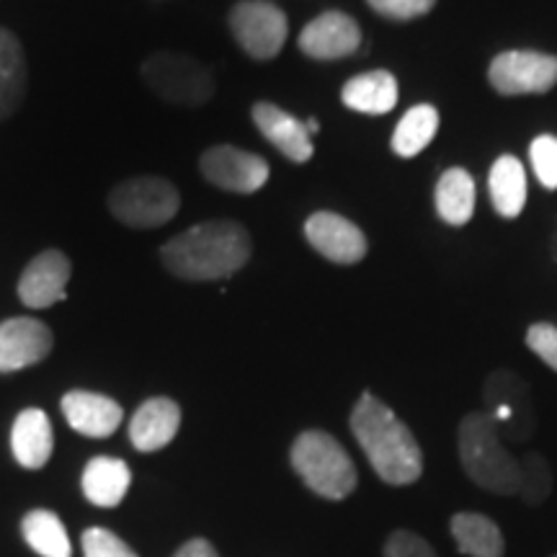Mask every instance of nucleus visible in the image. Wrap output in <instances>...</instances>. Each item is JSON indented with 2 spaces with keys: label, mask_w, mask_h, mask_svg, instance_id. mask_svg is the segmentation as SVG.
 Masks as SVG:
<instances>
[{
  "label": "nucleus",
  "mask_w": 557,
  "mask_h": 557,
  "mask_svg": "<svg viewBox=\"0 0 557 557\" xmlns=\"http://www.w3.org/2000/svg\"><path fill=\"white\" fill-rule=\"evenodd\" d=\"M70 261L60 250H45L34 259L18 278V297L26 308L45 310L67 299Z\"/></svg>",
  "instance_id": "obj_13"
},
{
  "label": "nucleus",
  "mask_w": 557,
  "mask_h": 557,
  "mask_svg": "<svg viewBox=\"0 0 557 557\" xmlns=\"http://www.w3.org/2000/svg\"><path fill=\"white\" fill-rule=\"evenodd\" d=\"M21 534H24L26 545L41 557L73 555V545H70L65 524H62L58 513L45 511V508L26 513L24 521H21Z\"/></svg>",
  "instance_id": "obj_25"
},
{
  "label": "nucleus",
  "mask_w": 557,
  "mask_h": 557,
  "mask_svg": "<svg viewBox=\"0 0 557 557\" xmlns=\"http://www.w3.org/2000/svg\"><path fill=\"white\" fill-rule=\"evenodd\" d=\"M459 462L472 483L496 496H517L521 465L506 449L496 423L485 410L468 413L459 423Z\"/></svg>",
  "instance_id": "obj_3"
},
{
  "label": "nucleus",
  "mask_w": 557,
  "mask_h": 557,
  "mask_svg": "<svg viewBox=\"0 0 557 557\" xmlns=\"http://www.w3.org/2000/svg\"><path fill=\"white\" fill-rule=\"evenodd\" d=\"M305 127H308L310 135H315V132L320 129V124H318V120H308V122H305Z\"/></svg>",
  "instance_id": "obj_34"
},
{
  "label": "nucleus",
  "mask_w": 557,
  "mask_h": 557,
  "mask_svg": "<svg viewBox=\"0 0 557 557\" xmlns=\"http://www.w3.org/2000/svg\"><path fill=\"white\" fill-rule=\"evenodd\" d=\"M256 127L263 137L269 139L274 148L282 152L284 158H289L292 163H308L312 158V135L305 127V122H299L297 116H292L289 111L274 107L269 101H259L250 111Z\"/></svg>",
  "instance_id": "obj_15"
},
{
  "label": "nucleus",
  "mask_w": 557,
  "mask_h": 557,
  "mask_svg": "<svg viewBox=\"0 0 557 557\" xmlns=\"http://www.w3.org/2000/svg\"><path fill=\"white\" fill-rule=\"evenodd\" d=\"M11 449L21 468L39 470L50 462L54 449L52 423L45 410L26 408L21 410L11 431Z\"/></svg>",
  "instance_id": "obj_18"
},
{
  "label": "nucleus",
  "mask_w": 557,
  "mask_h": 557,
  "mask_svg": "<svg viewBox=\"0 0 557 557\" xmlns=\"http://www.w3.org/2000/svg\"><path fill=\"white\" fill-rule=\"evenodd\" d=\"M199 169L209 184L233 194H253L269 181V163L256 152H246L233 145L209 148L199 160Z\"/></svg>",
  "instance_id": "obj_10"
},
{
  "label": "nucleus",
  "mask_w": 557,
  "mask_h": 557,
  "mask_svg": "<svg viewBox=\"0 0 557 557\" xmlns=\"http://www.w3.org/2000/svg\"><path fill=\"white\" fill-rule=\"evenodd\" d=\"M181 194L169 178L137 176L109 194V209L122 225L152 230L176 218Z\"/></svg>",
  "instance_id": "obj_7"
},
{
  "label": "nucleus",
  "mask_w": 557,
  "mask_h": 557,
  "mask_svg": "<svg viewBox=\"0 0 557 557\" xmlns=\"http://www.w3.org/2000/svg\"><path fill=\"white\" fill-rule=\"evenodd\" d=\"M382 557H438L436 549L429 545L421 534L408 532V529H398L385 542Z\"/></svg>",
  "instance_id": "obj_30"
},
{
  "label": "nucleus",
  "mask_w": 557,
  "mask_h": 557,
  "mask_svg": "<svg viewBox=\"0 0 557 557\" xmlns=\"http://www.w3.org/2000/svg\"><path fill=\"white\" fill-rule=\"evenodd\" d=\"M181 426V408L171 398H150L135 410L129 423L132 447L137 451H158L169 447Z\"/></svg>",
  "instance_id": "obj_17"
},
{
  "label": "nucleus",
  "mask_w": 557,
  "mask_h": 557,
  "mask_svg": "<svg viewBox=\"0 0 557 557\" xmlns=\"http://www.w3.org/2000/svg\"><path fill=\"white\" fill-rule=\"evenodd\" d=\"M165 269L186 282H214L240 271L250 259L248 230L233 220L194 225L160 250Z\"/></svg>",
  "instance_id": "obj_2"
},
{
  "label": "nucleus",
  "mask_w": 557,
  "mask_h": 557,
  "mask_svg": "<svg viewBox=\"0 0 557 557\" xmlns=\"http://www.w3.org/2000/svg\"><path fill=\"white\" fill-rule=\"evenodd\" d=\"M521 478H519V496L527 506L545 504L549 493H553V470H549L547 459L540 451H529L521 459Z\"/></svg>",
  "instance_id": "obj_27"
},
{
  "label": "nucleus",
  "mask_w": 557,
  "mask_h": 557,
  "mask_svg": "<svg viewBox=\"0 0 557 557\" xmlns=\"http://www.w3.org/2000/svg\"><path fill=\"white\" fill-rule=\"evenodd\" d=\"M487 189H491L493 209L500 218L517 220L527 201V173L521 160L513 156H500L491 169Z\"/></svg>",
  "instance_id": "obj_22"
},
{
  "label": "nucleus",
  "mask_w": 557,
  "mask_h": 557,
  "mask_svg": "<svg viewBox=\"0 0 557 557\" xmlns=\"http://www.w3.org/2000/svg\"><path fill=\"white\" fill-rule=\"evenodd\" d=\"M475 181L465 169H449L436 184V212L447 225L462 227L475 214Z\"/></svg>",
  "instance_id": "obj_23"
},
{
  "label": "nucleus",
  "mask_w": 557,
  "mask_h": 557,
  "mask_svg": "<svg viewBox=\"0 0 557 557\" xmlns=\"http://www.w3.org/2000/svg\"><path fill=\"white\" fill-rule=\"evenodd\" d=\"M299 50L312 60H341L361 47V29L348 13L325 11L299 34Z\"/></svg>",
  "instance_id": "obj_12"
},
{
  "label": "nucleus",
  "mask_w": 557,
  "mask_h": 557,
  "mask_svg": "<svg viewBox=\"0 0 557 557\" xmlns=\"http://www.w3.org/2000/svg\"><path fill=\"white\" fill-rule=\"evenodd\" d=\"M532 169L545 189H557V137L540 135L529 148Z\"/></svg>",
  "instance_id": "obj_28"
},
{
  "label": "nucleus",
  "mask_w": 557,
  "mask_h": 557,
  "mask_svg": "<svg viewBox=\"0 0 557 557\" xmlns=\"http://www.w3.org/2000/svg\"><path fill=\"white\" fill-rule=\"evenodd\" d=\"M52 351V331L34 318L0 323V372H18L39 364Z\"/></svg>",
  "instance_id": "obj_14"
},
{
  "label": "nucleus",
  "mask_w": 557,
  "mask_h": 557,
  "mask_svg": "<svg viewBox=\"0 0 557 557\" xmlns=\"http://www.w3.org/2000/svg\"><path fill=\"white\" fill-rule=\"evenodd\" d=\"M143 81L173 107H205L214 96L212 73L189 54L156 52L143 62Z\"/></svg>",
  "instance_id": "obj_5"
},
{
  "label": "nucleus",
  "mask_w": 557,
  "mask_h": 557,
  "mask_svg": "<svg viewBox=\"0 0 557 557\" xmlns=\"http://www.w3.org/2000/svg\"><path fill=\"white\" fill-rule=\"evenodd\" d=\"M483 406L504 442L527 444L537 431V408H534L532 389L519 374L508 372V369H496L493 374H487Z\"/></svg>",
  "instance_id": "obj_6"
},
{
  "label": "nucleus",
  "mask_w": 557,
  "mask_h": 557,
  "mask_svg": "<svg viewBox=\"0 0 557 557\" xmlns=\"http://www.w3.org/2000/svg\"><path fill=\"white\" fill-rule=\"evenodd\" d=\"M341 99L351 111L380 116L395 109L398 103V81L387 70H372L351 78L341 90Z\"/></svg>",
  "instance_id": "obj_19"
},
{
  "label": "nucleus",
  "mask_w": 557,
  "mask_h": 557,
  "mask_svg": "<svg viewBox=\"0 0 557 557\" xmlns=\"http://www.w3.org/2000/svg\"><path fill=\"white\" fill-rule=\"evenodd\" d=\"M305 238L323 259L341 267H354L367 256L364 233L351 220L336 212H315L305 222Z\"/></svg>",
  "instance_id": "obj_11"
},
{
  "label": "nucleus",
  "mask_w": 557,
  "mask_h": 557,
  "mask_svg": "<svg viewBox=\"0 0 557 557\" xmlns=\"http://www.w3.org/2000/svg\"><path fill=\"white\" fill-rule=\"evenodd\" d=\"M527 346L532 348L553 372H557V325L534 323L532 329L527 331Z\"/></svg>",
  "instance_id": "obj_32"
},
{
  "label": "nucleus",
  "mask_w": 557,
  "mask_h": 557,
  "mask_svg": "<svg viewBox=\"0 0 557 557\" xmlns=\"http://www.w3.org/2000/svg\"><path fill=\"white\" fill-rule=\"evenodd\" d=\"M436 129H438V111L434 107L421 103V107H413L410 111H406V116H403L393 135L395 156L413 158L421 150H426L431 139L436 137Z\"/></svg>",
  "instance_id": "obj_26"
},
{
  "label": "nucleus",
  "mask_w": 557,
  "mask_h": 557,
  "mask_svg": "<svg viewBox=\"0 0 557 557\" xmlns=\"http://www.w3.org/2000/svg\"><path fill=\"white\" fill-rule=\"evenodd\" d=\"M380 16L393 18V21H410L418 16H426L434 9L436 0H367Z\"/></svg>",
  "instance_id": "obj_31"
},
{
  "label": "nucleus",
  "mask_w": 557,
  "mask_h": 557,
  "mask_svg": "<svg viewBox=\"0 0 557 557\" xmlns=\"http://www.w3.org/2000/svg\"><path fill=\"white\" fill-rule=\"evenodd\" d=\"M230 29L243 52L253 60H274L289 34V21L269 0H240L230 11Z\"/></svg>",
  "instance_id": "obj_8"
},
{
  "label": "nucleus",
  "mask_w": 557,
  "mask_h": 557,
  "mask_svg": "<svg viewBox=\"0 0 557 557\" xmlns=\"http://www.w3.org/2000/svg\"><path fill=\"white\" fill-rule=\"evenodd\" d=\"M348 423L380 480L387 485H410L421 478L423 451L413 431L377 395H361Z\"/></svg>",
  "instance_id": "obj_1"
},
{
  "label": "nucleus",
  "mask_w": 557,
  "mask_h": 557,
  "mask_svg": "<svg viewBox=\"0 0 557 557\" xmlns=\"http://www.w3.org/2000/svg\"><path fill=\"white\" fill-rule=\"evenodd\" d=\"M173 557H220V555H218V549L212 547V542L197 537V540L186 542V545L181 547Z\"/></svg>",
  "instance_id": "obj_33"
},
{
  "label": "nucleus",
  "mask_w": 557,
  "mask_h": 557,
  "mask_svg": "<svg viewBox=\"0 0 557 557\" xmlns=\"http://www.w3.org/2000/svg\"><path fill=\"white\" fill-rule=\"evenodd\" d=\"M62 413L78 434L90 438H107L120 429L124 410L116 400L86 389H73L62 398Z\"/></svg>",
  "instance_id": "obj_16"
},
{
  "label": "nucleus",
  "mask_w": 557,
  "mask_h": 557,
  "mask_svg": "<svg viewBox=\"0 0 557 557\" xmlns=\"http://www.w3.org/2000/svg\"><path fill=\"white\" fill-rule=\"evenodd\" d=\"M449 532L455 537L459 553L468 557H504L506 542L498 524L485 513L459 511L449 521Z\"/></svg>",
  "instance_id": "obj_21"
},
{
  "label": "nucleus",
  "mask_w": 557,
  "mask_h": 557,
  "mask_svg": "<svg viewBox=\"0 0 557 557\" xmlns=\"http://www.w3.org/2000/svg\"><path fill=\"white\" fill-rule=\"evenodd\" d=\"M83 555L86 557H137V553L127 545V542L101 527H90L83 532Z\"/></svg>",
  "instance_id": "obj_29"
},
{
  "label": "nucleus",
  "mask_w": 557,
  "mask_h": 557,
  "mask_svg": "<svg viewBox=\"0 0 557 557\" xmlns=\"http://www.w3.org/2000/svg\"><path fill=\"white\" fill-rule=\"evenodd\" d=\"M487 81L504 96L547 94L557 86V58L534 50L500 52L491 62Z\"/></svg>",
  "instance_id": "obj_9"
},
{
  "label": "nucleus",
  "mask_w": 557,
  "mask_h": 557,
  "mask_svg": "<svg viewBox=\"0 0 557 557\" xmlns=\"http://www.w3.org/2000/svg\"><path fill=\"white\" fill-rule=\"evenodd\" d=\"M83 493L94 506L114 508L127 496L132 485V472L124 459L96 457L83 470Z\"/></svg>",
  "instance_id": "obj_20"
},
{
  "label": "nucleus",
  "mask_w": 557,
  "mask_h": 557,
  "mask_svg": "<svg viewBox=\"0 0 557 557\" xmlns=\"http://www.w3.org/2000/svg\"><path fill=\"white\" fill-rule=\"evenodd\" d=\"M292 468L320 498L344 500L357 491L359 475L344 444L325 431L310 429L295 438L289 451Z\"/></svg>",
  "instance_id": "obj_4"
},
{
  "label": "nucleus",
  "mask_w": 557,
  "mask_h": 557,
  "mask_svg": "<svg viewBox=\"0 0 557 557\" xmlns=\"http://www.w3.org/2000/svg\"><path fill=\"white\" fill-rule=\"evenodd\" d=\"M26 94V60L21 41L0 29V120H9Z\"/></svg>",
  "instance_id": "obj_24"
}]
</instances>
